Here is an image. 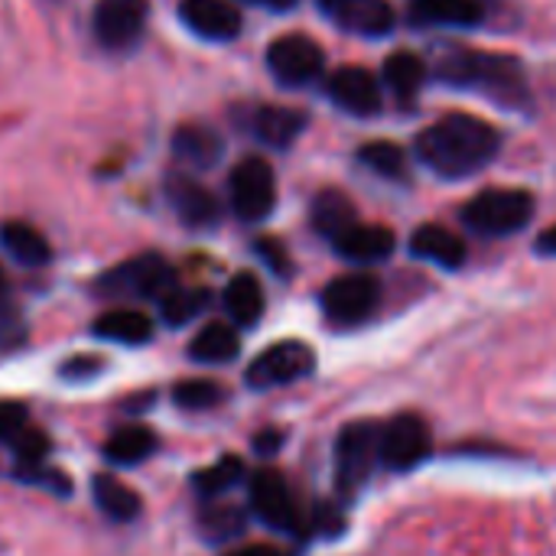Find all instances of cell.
I'll return each instance as SVG.
<instances>
[{"label":"cell","instance_id":"cell-1","mask_svg":"<svg viewBox=\"0 0 556 556\" xmlns=\"http://www.w3.org/2000/svg\"><path fill=\"white\" fill-rule=\"evenodd\" d=\"M498 147V130L472 114H446L417 137V156L443 179H466L485 169Z\"/></svg>","mask_w":556,"mask_h":556},{"label":"cell","instance_id":"cell-2","mask_svg":"<svg viewBox=\"0 0 556 556\" xmlns=\"http://www.w3.org/2000/svg\"><path fill=\"white\" fill-rule=\"evenodd\" d=\"M437 75L453 85V88H469V91H482L489 98H495L498 104H521L528 101V85H525V72L515 59L508 55H495V52H479V49H450L440 65Z\"/></svg>","mask_w":556,"mask_h":556},{"label":"cell","instance_id":"cell-3","mask_svg":"<svg viewBox=\"0 0 556 556\" xmlns=\"http://www.w3.org/2000/svg\"><path fill=\"white\" fill-rule=\"evenodd\" d=\"M534 218V195L525 189H485L463 208V222L485 235V238H505L518 235Z\"/></svg>","mask_w":556,"mask_h":556},{"label":"cell","instance_id":"cell-4","mask_svg":"<svg viewBox=\"0 0 556 556\" xmlns=\"http://www.w3.org/2000/svg\"><path fill=\"white\" fill-rule=\"evenodd\" d=\"M98 290L104 296H124V300H163L176 290V270L160 254H137L117 267H111Z\"/></svg>","mask_w":556,"mask_h":556},{"label":"cell","instance_id":"cell-5","mask_svg":"<svg viewBox=\"0 0 556 556\" xmlns=\"http://www.w3.org/2000/svg\"><path fill=\"white\" fill-rule=\"evenodd\" d=\"M375 463H381V424L358 420L349 424L336 440V482L342 492H358Z\"/></svg>","mask_w":556,"mask_h":556},{"label":"cell","instance_id":"cell-6","mask_svg":"<svg viewBox=\"0 0 556 556\" xmlns=\"http://www.w3.org/2000/svg\"><path fill=\"white\" fill-rule=\"evenodd\" d=\"M228 192L231 208L241 222H264L277 205V176L267 160L248 156L231 169Z\"/></svg>","mask_w":556,"mask_h":556},{"label":"cell","instance_id":"cell-7","mask_svg":"<svg viewBox=\"0 0 556 556\" xmlns=\"http://www.w3.org/2000/svg\"><path fill=\"white\" fill-rule=\"evenodd\" d=\"M316 368V355L306 342L287 339V342H274L270 349H264L251 365H248V388L254 391H270V388H283L293 381H303L309 371Z\"/></svg>","mask_w":556,"mask_h":556},{"label":"cell","instance_id":"cell-8","mask_svg":"<svg viewBox=\"0 0 556 556\" xmlns=\"http://www.w3.org/2000/svg\"><path fill=\"white\" fill-rule=\"evenodd\" d=\"M433 453L430 427L417 414H401L381 427V466L391 472H410Z\"/></svg>","mask_w":556,"mask_h":556},{"label":"cell","instance_id":"cell-9","mask_svg":"<svg viewBox=\"0 0 556 556\" xmlns=\"http://www.w3.org/2000/svg\"><path fill=\"white\" fill-rule=\"evenodd\" d=\"M248 502L251 511L274 531L283 534H300L303 521H300V508L293 502V492L287 485V479L277 469H257L248 482Z\"/></svg>","mask_w":556,"mask_h":556},{"label":"cell","instance_id":"cell-10","mask_svg":"<svg viewBox=\"0 0 556 556\" xmlns=\"http://www.w3.org/2000/svg\"><path fill=\"white\" fill-rule=\"evenodd\" d=\"M381 300V287L371 274H342L323 290V313L336 326L365 323Z\"/></svg>","mask_w":556,"mask_h":556},{"label":"cell","instance_id":"cell-11","mask_svg":"<svg viewBox=\"0 0 556 556\" xmlns=\"http://www.w3.org/2000/svg\"><path fill=\"white\" fill-rule=\"evenodd\" d=\"M323 65H326V55H323L319 42L309 36L293 33V36H280L267 46V68L287 88L316 81L323 75Z\"/></svg>","mask_w":556,"mask_h":556},{"label":"cell","instance_id":"cell-12","mask_svg":"<svg viewBox=\"0 0 556 556\" xmlns=\"http://www.w3.org/2000/svg\"><path fill=\"white\" fill-rule=\"evenodd\" d=\"M91 26L104 49L124 52L137 46L147 29V0H98Z\"/></svg>","mask_w":556,"mask_h":556},{"label":"cell","instance_id":"cell-13","mask_svg":"<svg viewBox=\"0 0 556 556\" xmlns=\"http://www.w3.org/2000/svg\"><path fill=\"white\" fill-rule=\"evenodd\" d=\"M326 91L336 108L355 114V117H371L381 111V85L378 78L362 68V65H345L336 68L326 81Z\"/></svg>","mask_w":556,"mask_h":556},{"label":"cell","instance_id":"cell-14","mask_svg":"<svg viewBox=\"0 0 556 556\" xmlns=\"http://www.w3.org/2000/svg\"><path fill=\"white\" fill-rule=\"evenodd\" d=\"M166 199H169L173 212L179 215V222L189 225V228H199V231L202 228H215L218 218H222L218 199L202 182H195L186 173H173L166 179Z\"/></svg>","mask_w":556,"mask_h":556},{"label":"cell","instance_id":"cell-15","mask_svg":"<svg viewBox=\"0 0 556 556\" xmlns=\"http://www.w3.org/2000/svg\"><path fill=\"white\" fill-rule=\"evenodd\" d=\"M179 20L212 42H228L241 33V13L231 0H182Z\"/></svg>","mask_w":556,"mask_h":556},{"label":"cell","instance_id":"cell-16","mask_svg":"<svg viewBox=\"0 0 556 556\" xmlns=\"http://www.w3.org/2000/svg\"><path fill=\"white\" fill-rule=\"evenodd\" d=\"M332 248H336L345 261H352V264H375V261H384V257L394 254L397 238H394V231L384 228V225H362V222H358V225L349 228L339 241H332Z\"/></svg>","mask_w":556,"mask_h":556},{"label":"cell","instance_id":"cell-17","mask_svg":"<svg viewBox=\"0 0 556 556\" xmlns=\"http://www.w3.org/2000/svg\"><path fill=\"white\" fill-rule=\"evenodd\" d=\"M410 251L414 257L440 264L446 270H456L466 264V241L443 225H420L410 238Z\"/></svg>","mask_w":556,"mask_h":556},{"label":"cell","instance_id":"cell-18","mask_svg":"<svg viewBox=\"0 0 556 556\" xmlns=\"http://www.w3.org/2000/svg\"><path fill=\"white\" fill-rule=\"evenodd\" d=\"M225 313L231 316V326L251 329L264 316V287L254 274H235L222 293Z\"/></svg>","mask_w":556,"mask_h":556},{"label":"cell","instance_id":"cell-19","mask_svg":"<svg viewBox=\"0 0 556 556\" xmlns=\"http://www.w3.org/2000/svg\"><path fill=\"white\" fill-rule=\"evenodd\" d=\"M306 114L293 111V108H277V104H264L251 114V134L267 143V147H290L300 134H303Z\"/></svg>","mask_w":556,"mask_h":556},{"label":"cell","instance_id":"cell-20","mask_svg":"<svg viewBox=\"0 0 556 556\" xmlns=\"http://www.w3.org/2000/svg\"><path fill=\"white\" fill-rule=\"evenodd\" d=\"M222 137L212 130V127H202V124H182L176 134H173V153L179 163L192 166V169H208L222 160Z\"/></svg>","mask_w":556,"mask_h":556},{"label":"cell","instance_id":"cell-21","mask_svg":"<svg viewBox=\"0 0 556 556\" xmlns=\"http://www.w3.org/2000/svg\"><path fill=\"white\" fill-rule=\"evenodd\" d=\"M329 13L339 26L362 36H384L394 29V10L384 0H339Z\"/></svg>","mask_w":556,"mask_h":556},{"label":"cell","instance_id":"cell-22","mask_svg":"<svg viewBox=\"0 0 556 556\" xmlns=\"http://www.w3.org/2000/svg\"><path fill=\"white\" fill-rule=\"evenodd\" d=\"M309 218H313V228H316L323 238H329V241H339L349 228H355V225H358L355 202H352L345 192H339V189H326V192H319V195L313 199V212H309Z\"/></svg>","mask_w":556,"mask_h":556},{"label":"cell","instance_id":"cell-23","mask_svg":"<svg viewBox=\"0 0 556 556\" xmlns=\"http://www.w3.org/2000/svg\"><path fill=\"white\" fill-rule=\"evenodd\" d=\"M91 336L121 345H147L153 339V319L140 309H111L94 319Z\"/></svg>","mask_w":556,"mask_h":556},{"label":"cell","instance_id":"cell-24","mask_svg":"<svg viewBox=\"0 0 556 556\" xmlns=\"http://www.w3.org/2000/svg\"><path fill=\"white\" fill-rule=\"evenodd\" d=\"M91 498H94L98 511L104 518L117 521V525H127V521L140 518V495L130 485H124L121 479L108 476V472L91 479Z\"/></svg>","mask_w":556,"mask_h":556},{"label":"cell","instance_id":"cell-25","mask_svg":"<svg viewBox=\"0 0 556 556\" xmlns=\"http://www.w3.org/2000/svg\"><path fill=\"white\" fill-rule=\"evenodd\" d=\"M241 352L238 329L228 323H208L199 329V336L189 342V358L199 365H228Z\"/></svg>","mask_w":556,"mask_h":556},{"label":"cell","instance_id":"cell-26","mask_svg":"<svg viewBox=\"0 0 556 556\" xmlns=\"http://www.w3.org/2000/svg\"><path fill=\"white\" fill-rule=\"evenodd\" d=\"M0 244L23 267H42L52 257L49 241L33 225H26V222H7V225H0Z\"/></svg>","mask_w":556,"mask_h":556},{"label":"cell","instance_id":"cell-27","mask_svg":"<svg viewBox=\"0 0 556 556\" xmlns=\"http://www.w3.org/2000/svg\"><path fill=\"white\" fill-rule=\"evenodd\" d=\"M410 13L420 23L440 26H476L485 16L479 0H410Z\"/></svg>","mask_w":556,"mask_h":556},{"label":"cell","instance_id":"cell-28","mask_svg":"<svg viewBox=\"0 0 556 556\" xmlns=\"http://www.w3.org/2000/svg\"><path fill=\"white\" fill-rule=\"evenodd\" d=\"M156 450V437L147 427H121L104 443V459L114 466H140Z\"/></svg>","mask_w":556,"mask_h":556},{"label":"cell","instance_id":"cell-29","mask_svg":"<svg viewBox=\"0 0 556 556\" xmlns=\"http://www.w3.org/2000/svg\"><path fill=\"white\" fill-rule=\"evenodd\" d=\"M244 528H248V515L238 505H228L218 498H212V505H205L199 515V531L208 544H228L241 538Z\"/></svg>","mask_w":556,"mask_h":556},{"label":"cell","instance_id":"cell-30","mask_svg":"<svg viewBox=\"0 0 556 556\" xmlns=\"http://www.w3.org/2000/svg\"><path fill=\"white\" fill-rule=\"evenodd\" d=\"M384 81L401 101H414L427 81V62L417 52H394L384 62Z\"/></svg>","mask_w":556,"mask_h":556},{"label":"cell","instance_id":"cell-31","mask_svg":"<svg viewBox=\"0 0 556 556\" xmlns=\"http://www.w3.org/2000/svg\"><path fill=\"white\" fill-rule=\"evenodd\" d=\"M241 479H244V463L238 456H222L215 466L199 469L192 476V489L199 492V498L212 502V498H222L225 492H231Z\"/></svg>","mask_w":556,"mask_h":556},{"label":"cell","instance_id":"cell-32","mask_svg":"<svg viewBox=\"0 0 556 556\" xmlns=\"http://www.w3.org/2000/svg\"><path fill=\"white\" fill-rule=\"evenodd\" d=\"M208 306V290H186V287H176L169 296L160 300V316L166 326L179 329L186 323H192L195 316H202V309Z\"/></svg>","mask_w":556,"mask_h":556},{"label":"cell","instance_id":"cell-33","mask_svg":"<svg viewBox=\"0 0 556 556\" xmlns=\"http://www.w3.org/2000/svg\"><path fill=\"white\" fill-rule=\"evenodd\" d=\"M358 160L384 179H407V153L391 140H375L358 150Z\"/></svg>","mask_w":556,"mask_h":556},{"label":"cell","instance_id":"cell-34","mask_svg":"<svg viewBox=\"0 0 556 556\" xmlns=\"http://www.w3.org/2000/svg\"><path fill=\"white\" fill-rule=\"evenodd\" d=\"M173 401L182 410H212L225 401V391L215 381L195 378V381H182L173 388Z\"/></svg>","mask_w":556,"mask_h":556},{"label":"cell","instance_id":"cell-35","mask_svg":"<svg viewBox=\"0 0 556 556\" xmlns=\"http://www.w3.org/2000/svg\"><path fill=\"white\" fill-rule=\"evenodd\" d=\"M13 479H16V482H23V485L46 489V492H52V495H68V492H72L68 476H65V472H59V469H49L46 463H36V466H16Z\"/></svg>","mask_w":556,"mask_h":556},{"label":"cell","instance_id":"cell-36","mask_svg":"<svg viewBox=\"0 0 556 556\" xmlns=\"http://www.w3.org/2000/svg\"><path fill=\"white\" fill-rule=\"evenodd\" d=\"M10 446H13V456H16L20 466H36V463H46L49 437L39 433L36 427H26V430H20V433L10 440Z\"/></svg>","mask_w":556,"mask_h":556},{"label":"cell","instance_id":"cell-37","mask_svg":"<svg viewBox=\"0 0 556 556\" xmlns=\"http://www.w3.org/2000/svg\"><path fill=\"white\" fill-rule=\"evenodd\" d=\"M26 319H23V313L7 300V303H0V355L3 352H16L23 342H26Z\"/></svg>","mask_w":556,"mask_h":556},{"label":"cell","instance_id":"cell-38","mask_svg":"<svg viewBox=\"0 0 556 556\" xmlns=\"http://www.w3.org/2000/svg\"><path fill=\"white\" fill-rule=\"evenodd\" d=\"M26 420H29V414H26L23 404H16V401H0V440H3V443H10L20 430H26Z\"/></svg>","mask_w":556,"mask_h":556},{"label":"cell","instance_id":"cell-39","mask_svg":"<svg viewBox=\"0 0 556 556\" xmlns=\"http://www.w3.org/2000/svg\"><path fill=\"white\" fill-rule=\"evenodd\" d=\"M101 368H104V362H101V358H94V355H75V358L62 362L59 375H62L65 381H72V378L85 381V378H94Z\"/></svg>","mask_w":556,"mask_h":556},{"label":"cell","instance_id":"cell-40","mask_svg":"<svg viewBox=\"0 0 556 556\" xmlns=\"http://www.w3.org/2000/svg\"><path fill=\"white\" fill-rule=\"evenodd\" d=\"M257 251L264 254V261H267L277 274H287V254L280 251L277 241H257Z\"/></svg>","mask_w":556,"mask_h":556},{"label":"cell","instance_id":"cell-41","mask_svg":"<svg viewBox=\"0 0 556 556\" xmlns=\"http://www.w3.org/2000/svg\"><path fill=\"white\" fill-rule=\"evenodd\" d=\"M280 443H283V433H277V430H264L261 437H254V450L261 456H274L280 450Z\"/></svg>","mask_w":556,"mask_h":556},{"label":"cell","instance_id":"cell-42","mask_svg":"<svg viewBox=\"0 0 556 556\" xmlns=\"http://www.w3.org/2000/svg\"><path fill=\"white\" fill-rule=\"evenodd\" d=\"M228 556H293L290 551H283V547H274V544H248V547H241V551H231Z\"/></svg>","mask_w":556,"mask_h":556},{"label":"cell","instance_id":"cell-43","mask_svg":"<svg viewBox=\"0 0 556 556\" xmlns=\"http://www.w3.org/2000/svg\"><path fill=\"white\" fill-rule=\"evenodd\" d=\"M538 251H541V254H551V257H556V225L554 228H547V231L538 238Z\"/></svg>","mask_w":556,"mask_h":556},{"label":"cell","instance_id":"cell-44","mask_svg":"<svg viewBox=\"0 0 556 556\" xmlns=\"http://www.w3.org/2000/svg\"><path fill=\"white\" fill-rule=\"evenodd\" d=\"M251 3H257V7H267V10H290L296 0H251Z\"/></svg>","mask_w":556,"mask_h":556},{"label":"cell","instance_id":"cell-45","mask_svg":"<svg viewBox=\"0 0 556 556\" xmlns=\"http://www.w3.org/2000/svg\"><path fill=\"white\" fill-rule=\"evenodd\" d=\"M0 303H7V277H3V270H0Z\"/></svg>","mask_w":556,"mask_h":556},{"label":"cell","instance_id":"cell-46","mask_svg":"<svg viewBox=\"0 0 556 556\" xmlns=\"http://www.w3.org/2000/svg\"><path fill=\"white\" fill-rule=\"evenodd\" d=\"M319 3H323V7H326V10H332V7H336V3H339V0H319Z\"/></svg>","mask_w":556,"mask_h":556}]
</instances>
